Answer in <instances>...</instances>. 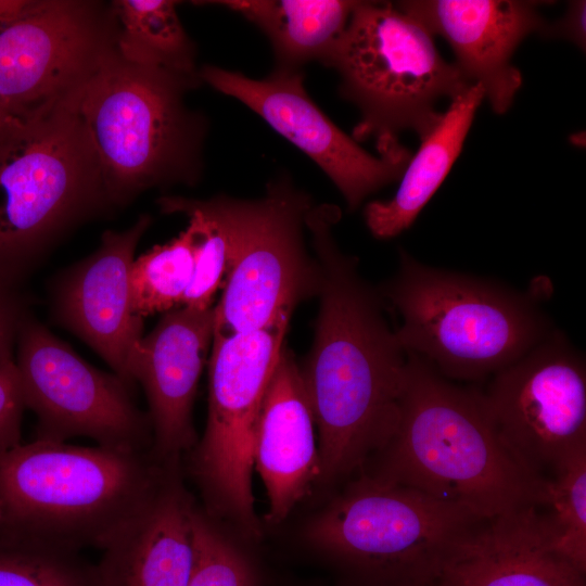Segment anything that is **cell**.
I'll list each match as a JSON object with an SVG mask.
<instances>
[{
	"label": "cell",
	"instance_id": "6",
	"mask_svg": "<svg viewBox=\"0 0 586 586\" xmlns=\"http://www.w3.org/2000/svg\"><path fill=\"white\" fill-rule=\"evenodd\" d=\"M480 521L418 489L364 474L311 518L304 537L358 586H433Z\"/></svg>",
	"mask_w": 586,
	"mask_h": 586
},
{
	"label": "cell",
	"instance_id": "19",
	"mask_svg": "<svg viewBox=\"0 0 586 586\" xmlns=\"http://www.w3.org/2000/svg\"><path fill=\"white\" fill-rule=\"evenodd\" d=\"M314 419L293 354L283 348L254 430L253 469L268 498L266 520L282 522L320 477Z\"/></svg>",
	"mask_w": 586,
	"mask_h": 586
},
{
	"label": "cell",
	"instance_id": "25",
	"mask_svg": "<svg viewBox=\"0 0 586 586\" xmlns=\"http://www.w3.org/2000/svg\"><path fill=\"white\" fill-rule=\"evenodd\" d=\"M545 480L542 507L558 551L586 572V447Z\"/></svg>",
	"mask_w": 586,
	"mask_h": 586
},
{
	"label": "cell",
	"instance_id": "24",
	"mask_svg": "<svg viewBox=\"0 0 586 586\" xmlns=\"http://www.w3.org/2000/svg\"><path fill=\"white\" fill-rule=\"evenodd\" d=\"M198 252V232L188 227L171 241L156 245L133 260L130 295L140 318L182 306L192 281Z\"/></svg>",
	"mask_w": 586,
	"mask_h": 586
},
{
	"label": "cell",
	"instance_id": "33",
	"mask_svg": "<svg viewBox=\"0 0 586 586\" xmlns=\"http://www.w3.org/2000/svg\"><path fill=\"white\" fill-rule=\"evenodd\" d=\"M17 124L20 122L12 119L0 103V139Z\"/></svg>",
	"mask_w": 586,
	"mask_h": 586
},
{
	"label": "cell",
	"instance_id": "4",
	"mask_svg": "<svg viewBox=\"0 0 586 586\" xmlns=\"http://www.w3.org/2000/svg\"><path fill=\"white\" fill-rule=\"evenodd\" d=\"M377 289L400 317L395 331L405 352L449 380L494 375L556 330L538 293L425 265L404 249L394 276Z\"/></svg>",
	"mask_w": 586,
	"mask_h": 586
},
{
	"label": "cell",
	"instance_id": "13",
	"mask_svg": "<svg viewBox=\"0 0 586 586\" xmlns=\"http://www.w3.org/2000/svg\"><path fill=\"white\" fill-rule=\"evenodd\" d=\"M99 5L46 0L0 26V103L20 123L60 109L115 47Z\"/></svg>",
	"mask_w": 586,
	"mask_h": 586
},
{
	"label": "cell",
	"instance_id": "26",
	"mask_svg": "<svg viewBox=\"0 0 586 586\" xmlns=\"http://www.w3.org/2000/svg\"><path fill=\"white\" fill-rule=\"evenodd\" d=\"M0 586H98L77 552L0 534Z\"/></svg>",
	"mask_w": 586,
	"mask_h": 586
},
{
	"label": "cell",
	"instance_id": "8",
	"mask_svg": "<svg viewBox=\"0 0 586 586\" xmlns=\"http://www.w3.org/2000/svg\"><path fill=\"white\" fill-rule=\"evenodd\" d=\"M201 201L219 222L229 253L224 292L214 306V335L289 321L301 302L318 296L321 270L304 237L315 203L290 176L273 179L259 199Z\"/></svg>",
	"mask_w": 586,
	"mask_h": 586
},
{
	"label": "cell",
	"instance_id": "31",
	"mask_svg": "<svg viewBox=\"0 0 586 586\" xmlns=\"http://www.w3.org/2000/svg\"><path fill=\"white\" fill-rule=\"evenodd\" d=\"M18 324L14 301L0 284V356L11 353L13 335Z\"/></svg>",
	"mask_w": 586,
	"mask_h": 586
},
{
	"label": "cell",
	"instance_id": "12",
	"mask_svg": "<svg viewBox=\"0 0 586 586\" xmlns=\"http://www.w3.org/2000/svg\"><path fill=\"white\" fill-rule=\"evenodd\" d=\"M483 394L502 444L532 474L546 479L586 447L585 359L557 329Z\"/></svg>",
	"mask_w": 586,
	"mask_h": 586
},
{
	"label": "cell",
	"instance_id": "1",
	"mask_svg": "<svg viewBox=\"0 0 586 586\" xmlns=\"http://www.w3.org/2000/svg\"><path fill=\"white\" fill-rule=\"evenodd\" d=\"M340 217L333 204H315L306 216L321 286L315 336L300 373L318 430L321 484L347 476L385 449L407 375V354L384 301L333 237Z\"/></svg>",
	"mask_w": 586,
	"mask_h": 586
},
{
	"label": "cell",
	"instance_id": "14",
	"mask_svg": "<svg viewBox=\"0 0 586 586\" xmlns=\"http://www.w3.org/2000/svg\"><path fill=\"white\" fill-rule=\"evenodd\" d=\"M199 77L246 105L305 153L339 189L349 211L358 208L371 193L399 180L411 156L404 146L378 155L364 150L311 100L302 69L273 67L265 78L254 79L204 65Z\"/></svg>",
	"mask_w": 586,
	"mask_h": 586
},
{
	"label": "cell",
	"instance_id": "10",
	"mask_svg": "<svg viewBox=\"0 0 586 586\" xmlns=\"http://www.w3.org/2000/svg\"><path fill=\"white\" fill-rule=\"evenodd\" d=\"M105 194L76 116L63 105L0 139V260L29 253Z\"/></svg>",
	"mask_w": 586,
	"mask_h": 586
},
{
	"label": "cell",
	"instance_id": "34",
	"mask_svg": "<svg viewBox=\"0 0 586 586\" xmlns=\"http://www.w3.org/2000/svg\"><path fill=\"white\" fill-rule=\"evenodd\" d=\"M0 518H1V506H0Z\"/></svg>",
	"mask_w": 586,
	"mask_h": 586
},
{
	"label": "cell",
	"instance_id": "2",
	"mask_svg": "<svg viewBox=\"0 0 586 586\" xmlns=\"http://www.w3.org/2000/svg\"><path fill=\"white\" fill-rule=\"evenodd\" d=\"M406 354L398 424L373 475L480 520L542 506L546 479L525 470L507 450L484 394L451 382L418 355Z\"/></svg>",
	"mask_w": 586,
	"mask_h": 586
},
{
	"label": "cell",
	"instance_id": "20",
	"mask_svg": "<svg viewBox=\"0 0 586 586\" xmlns=\"http://www.w3.org/2000/svg\"><path fill=\"white\" fill-rule=\"evenodd\" d=\"M169 466L150 500L105 545L98 586H187L195 506Z\"/></svg>",
	"mask_w": 586,
	"mask_h": 586
},
{
	"label": "cell",
	"instance_id": "21",
	"mask_svg": "<svg viewBox=\"0 0 586 586\" xmlns=\"http://www.w3.org/2000/svg\"><path fill=\"white\" fill-rule=\"evenodd\" d=\"M483 100L482 87L471 85L451 99L432 127L419 137L420 146L411 154L396 193L388 200L372 201L365 207L366 225L373 237L392 239L415 222L459 156Z\"/></svg>",
	"mask_w": 586,
	"mask_h": 586
},
{
	"label": "cell",
	"instance_id": "17",
	"mask_svg": "<svg viewBox=\"0 0 586 586\" xmlns=\"http://www.w3.org/2000/svg\"><path fill=\"white\" fill-rule=\"evenodd\" d=\"M141 216L127 230L106 231L99 249L62 281L56 295L59 319L88 343L127 384L143 337L142 318L131 306L130 271L136 246L149 227Z\"/></svg>",
	"mask_w": 586,
	"mask_h": 586
},
{
	"label": "cell",
	"instance_id": "16",
	"mask_svg": "<svg viewBox=\"0 0 586 586\" xmlns=\"http://www.w3.org/2000/svg\"><path fill=\"white\" fill-rule=\"evenodd\" d=\"M214 327V307L180 306L165 313L136 351L131 380L146 394L152 453L163 463L177 464L195 444L192 407Z\"/></svg>",
	"mask_w": 586,
	"mask_h": 586
},
{
	"label": "cell",
	"instance_id": "18",
	"mask_svg": "<svg viewBox=\"0 0 586 586\" xmlns=\"http://www.w3.org/2000/svg\"><path fill=\"white\" fill-rule=\"evenodd\" d=\"M433 586H585V573L556 548L539 506L480 521Z\"/></svg>",
	"mask_w": 586,
	"mask_h": 586
},
{
	"label": "cell",
	"instance_id": "9",
	"mask_svg": "<svg viewBox=\"0 0 586 586\" xmlns=\"http://www.w3.org/2000/svg\"><path fill=\"white\" fill-rule=\"evenodd\" d=\"M289 321L213 337L208 413L192 469L213 513L247 538L260 535L252 489L253 438Z\"/></svg>",
	"mask_w": 586,
	"mask_h": 586
},
{
	"label": "cell",
	"instance_id": "23",
	"mask_svg": "<svg viewBox=\"0 0 586 586\" xmlns=\"http://www.w3.org/2000/svg\"><path fill=\"white\" fill-rule=\"evenodd\" d=\"M173 0H118L116 50L127 61L202 82L195 47Z\"/></svg>",
	"mask_w": 586,
	"mask_h": 586
},
{
	"label": "cell",
	"instance_id": "30",
	"mask_svg": "<svg viewBox=\"0 0 586 586\" xmlns=\"http://www.w3.org/2000/svg\"><path fill=\"white\" fill-rule=\"evenodd\" d=\"M586 2L582 0L570 1L565 13L556 22L546 23L539 34L545 38H561L585 49L586 30L585 13Z\"/></svg>",
	"mask_w": 586,
	"mask_h": 586
},
{
	"label": "cell",
	"instance_id": "7",
	"mask_svg": "<svg viewBox=\"0 0 586 586\" xmlns=\"http://www.w3.org/2000/svg\"><path fill=\"white\" fill-rule=\"evenodd\" d=\"M433 36L397 4L356 1L326 65L337 72L340 94L360 113L354 140L374 138L378 154L392 151L400 145L398 132L421 137L440 116V100L473 85L442 58Z\"/></svg>",
	"mask_w": 586,
	"mask_h": 586
},
{
	"label": "cell",
	"instance_id": "5",
	"mask_svg": "<svg viewBox=\"0 0 586 586\" xmlns=\"http://www.w3.org/2000/svg\"><path fill=\"white\" fill-rule=\"evenodd\" d=\"M200 82L125 60L115 47L72 95L105 195L126 201L153 187L193 184L202 171L206 119L183 95Z\"/></svg>",
	"mask_w": 586,
	"mask_h": 586
},
{
	"label": "cell",
	"instance_id": "29",
	"mask_svg": "<svg viewBox=\"0 0 586 586\" xmlns=\"http://www.w3.org/2000/svg\"><path fill=\"white\" fill-rule=\"evenodd\" d=\"M26 408L20 375L11 353L0 356V455L21 444Z\"/></svg>",
	"mask_w": 586,
	"mask_h": 586
},
{
	"label": "cell",
	"instance_id": "28",
	"mask_svg": "<svg viewBox=\"0 0 586 586\" xmlns=\"http://www.w3.org/2000/svg\"><path fill=\"white\" fill-rule=\"evenodd\" d=\"M192 532L194 559L187 586H259L250 557L196 508Z\"/></svg>",
	"mask_w": 586,
	"mask_h": 586
},
{
	"label": "cell",
	"instance_id": "22",
	"mask_svg": "<svg viewBox=\"0 0 586 586\" xmlns=\"http://www.w3.org/2000/svg\"><path fill=\"white\" fill-rule=\"evenodd\" d=\"M242 15L268 39L275 66L302 69L310 62L327 65L348 25L356 1L228 0L212 1Z\"/></svg>",
	"mask_w": 586,
	"mask_h": 586
},
{
	"label": "cell",
	"instance_id": "11",
	"mask_svg": "<svg viewBox=\"0 0 586 586\" xmlns=\"http://www.w3.org/2000/svg\"><path fill=\"white\" fill-rule=\"evenodd\" d=\"M15 364L25 406L38 418L37 440L87 437L107 448L152 450L149 417L127 383L89 365L41 323L20 322Z\"/></svg>",
	"mask_w": 586,
	"mask_h": 586
},
{
	"label": "cell",
	"instance_id": "32",
	"mask_svg": "<svg viewBox=\"0 0 586 586\" xmlns=\"http://www.w3.org/2000/svg\"><path fill=\"white\" fill-rule=\"evenodd\" d=\"M37 3L33 0H0V26L26 15Z\"/></svg>",
	"mask_w": 586,
	"mask_h": 586
},
{
	"label": "cell",
	"instance_id": "27",
	"mask_svg": "<svg viewBox=\"0 0 586 586\" xmlns=\"http://www.w3.org/2000/svg\"><path fill=\"white\" fill-rule=\"evenodd\" d=\"M158 204L165 213L188 216L198 232L194 273L182 306L196 310L213 308L215 295L224 286L229 267L227 239L219 222L201 200L166 196Z\"/></svg>",
	"mask_w": 586,
	"mask_h": 586
},
{
	"label": "cell",
	"instance_id": "15",
	"mask_svg": "<svg viewBox=\"0 0 586 586\" xmlns=\"http://www.w3.org/2000/svg\"><path fill=\"white\" fill-rule=\"evenodd\" d=\"M450 46L456 66L479 84L494 112L504 114L522 85L511 59L521 41L546 22L539 2L515 0H413L396 3Z\"/></svg>",
	"mask_w": 586,
	"mask_h": 586
},
{
	"label": "cell",
	"instance_id": "3",
	"mask_svg": "<svg viewBox=\"0 0 586 586\" xmlns=\"http://www.w3.org/2000/svg\"><path fill=\"white\" fill-rule=\"evenodd\" d=\"M169 466L152 450L21 443L0 455V534L72 552L103 549Z\"/></svg>",
	"mask_w": 586,
	"mask_h": 586
}]
</instances>
